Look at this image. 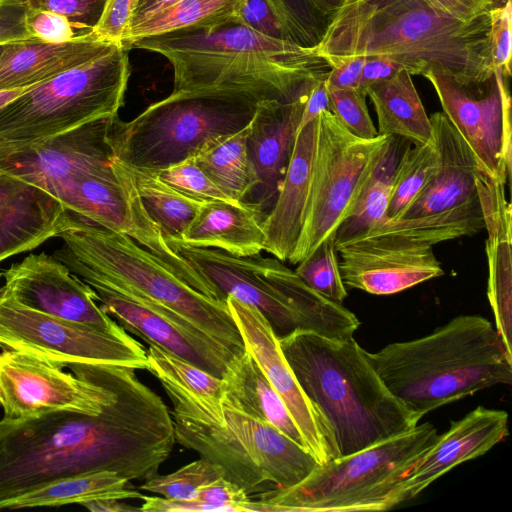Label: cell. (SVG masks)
Instances as JSON below:
<instances>
[{
  "label": "cell",
  "mask_w": 512,
  "mask_h": 512,
  "mask_svg": "<svg viewBox=\"0 0 512 512\" xmlns=\"http://www.w3.org/2000/svg\"><path fill=\"white\" fill-rule=\"evenodd\" d=\"M115 393L96 415L2 418L0 500L82 472L113 471L129 482L157 474L176 442L167 405L129 367L115 366Z\"/></svg>",
  "instance_id": "cell-1"
},
{
  "label": "cell",
  "mask_w": 512,
  "mask_h": 512,
  "mask_svg": "<svg viewBox=\"0 0 512 512\" xmlns=\"http://www.w3.org/2000/svg\"><path fill=\"white\" fill-rule=\"evenodd\" d=\"M489 12L462 21L424 0H345L316 47L328 63L364 57L393 61L410 75L430 73L465 87L494 75Z\"/></svg>",
  "instance_id": "cell-2"
},
{
  "label": "cell",
  "mask_w": 512,
  "mask_h": 512,
  "mask_svg": "<svg viewBox=\"0 0 512 512\" xmlns=\"http://www.w3.org/2000/svg\"><path fill=\"white\" fill-rule=\"evenodd\" d=\"M165 57L174 73L172 92L253 100L291 101L307 96L327 77L329 64L307 48L260 34L231 21L209 30L178 31L131 43Z\"/></svg>",
  "instance_id": "cell-3"
},
{
  "label": "cell",
  "mask_w": 512,
  "mask_h": 512,
  "mask_svg": "<svg viewBox=\"0 0 512 512\" xmlns=\"http://www.w3.org/2000/svg\"><path fill=\"white\" fill-rule=\"evenodd\" d=\"M63 246L53 256L88 285L117 292L186 321L235 356L245 345L226 301L200 293L132 238L68 210Z\"/></svg>",
  "instance_id": "cell-4"
},
{
  "label": "cell",
  "mask_w": 512,
  "mask_h": 512,
  "mask_svg": "<svg viewBox=\"0 0 512 512\" xmlns=\"http://www.w3.org/2000/svg\"><path fill=\"white\" fill-rule=\"evenodd\" d=\"M278 340L303 392L330 426L339 457L418 425L420 420L389 391L353 337L296 331Z\"/></svg>",
  "instance_id": "cell-5"
},
{
  "label": "cell",
  "mask_w": 512,
  "mask_h": 512,
  "mask_svg": "<svg viewBox=\"0 0 512 512\" xmlns=\"http://www.w3.org/2000/svg\"><path fill=\"white\" fill-rule=\"evenodd\" d=\"M366 356L389 391L419 420L486 388L512 383V354L491 322L459 315L432 333Z\"/></svg>",
  "instance_id": "cell-6"
},
{
  "label": "cell",
  "mask_w": 512,
  "mask_h": 512,
  "mask_svg": "<svg viewBox=\"0 0 512 512\" xmlns=\"http://www.w3.org/2000/svg\"><path fill=\"white\" fill-rule=\"evenodd\" d=\"M159 381L173 404L175 441L221 466L251 498L294 486L320 464L304 446L226 398H205Z\"/></svg>",
  "instance_id": "cell-7"
},
{
  "label": "cell",
  "mask_w": 512,
  "mask_h": 512,
  "mask_svg": "<svg viewBox=\"0 0 512 512\" xmlns=\"http://www.w3.org/2000/svg\"><path fill=\"white\" fill-rule=\"evenodd\" d=\"M438 437L430 422L363 450L319 464L298 484L254 496L270 512L385 511L415 462Z\"/></svg>",
  "instance_id": "cell-8"
},
{
  "label": "cell",
  "mask_w": 512,
  "mask_h": 512,
  "mask_svg": "<svg viewBox=\"0 0 512 512\" xmlns=\"http://www.w3.org/2000/svg\"><path fill=\"white\" fill-rule=\"evenodd\" d=\"M129 77L128 50L111 44L88 61L32 85L0 108V148H17L118 115Z\"/></svg>",
  "instance_id": "cell-9"
},
{
  "label": "cell",
  "mask_w": 512,
  "mask_h": 512,
  "mask_svg": "<svg viewBox=\"0 0 512 512\" xmlns=\"http://www.w3.org/2000/svg\"><path fill=\"white\" fill-rule=\"evenodd\" d=\"M257 104L245 98L172 92L128 122L117 118L114 156L132 168L158 171L192 157L209 140L245 128Z\"/></svg>",
  "instance_id": "cell-10"
},
{
  "label": "cell",
  "mask_w": 512,
  "mask_h": 512,
  "mask_svg": "<svg viewBox=\"0 0 512 512\" xmlns=\"http://www.w3.org/2000/svg\"><path fill=\"white\" fill-rule=\"evenodd\" d=\"M392 138L356 137L330 111L321 112L303 225L289 263L297 265L334 234L352 212Z\"/></svg>",
  "instance_id": "cell-11"
},
{
  "label": "cell",
  "mask_w": 512,
  "mask_h": 512,
  "mask_svg": "<svg viewBox=\"0 0 512 512\" xmlns=\"http://www.w3.org/2000/svg\"><path fill=\"white\" fill-rule=\"evenodd\" d=\"M115 366L72 363L63 366L31 353L0 352V406L3 418L30 419L69 411L96 415L112 403Z\"/></svg>",
  "instance_id": "cell-12"
},
{
  "label": "cell",
  "mask_w": 512,
  "mask_h": 512,
  "mask_svg": "<svg viewBox=\"0 0 512 512\" xmlns=\"http://www.w3.org/2000/svg\"><path fill=\"white\" fill-rule=\"evenodd\" d=\"M0 347L63 367L72 363L147 368V351L128 333L116 335L53 317L16 301L0 288Z\"/></svg>",
  "instance_id": "cell-13"
},
{
  "label": "cell",
  "mask_w": 512,
  "mask_h": 512,
  "mask_svg": "<svg viewBox=\"0 0 512 512\" xmlns=\"http://www.w3.org/2000/svg\"><path fill=\"white\" fill-rule=\"evenodd\" d=\"M433 86L443 113L472 150L480 170L506 185L511 173V97L506 76L465 87L439 74L424 76Z\"/></svg>",
  "instance_id": "cell-14"
},
{
  "label": "cell",
  "mask_w": 512,
  "mask_h": 512,
  "mask_svg": "<svg viewBox=\"0 0 512 512\" xmlns=\"http://www.w3.org/2000/svg\"><path fill=\"white\" fill-rule=\"evenodd\" d=\"M117 118L96 119L17 148H0V172L41 187L58 199L70 179L111 170Z\"/></svg>",
  "instance_id": "cell-15"
},
{
  "label": "cell",
  "mask_w": 512,
  "mask_h": 512,
  "mask_svg": "<svg viewBox=\"0 0 512 512\" xmlns=\"http://www.w3.org/2000/svg\"><path fill=\"white\" fill-rule=\"evenodd\" d=\"M226 302L243 339L245 350L254 358L285 403L300 431L305 448L320 464L338 458L339 453L330 426L300 387L268 320L257 308L232 296H227Z\"/></svg>",
  "instance_id": "cell-16"
},
{
  "label": "cell",
  "mask_w": 512,
  "mask_h": 512,
  "mask_svg": "<svg viewBox=\"0 0 512 512\" xmlns=\"http://www.w3.org/2000/svg\"><path fill=\"white\" fill-rule=\"evenodd\" d=\"M3 276V290L28 308L108 333L127 334L97 304L93 288L53 255L30 254Z\"/></svg>",
  "instance_id": "cell-17"
},
{
  "label": "cell",
  "mask_w": 512,
  "mask_h": 512,
  "mask_svg": "<svg viewBox=\"0 0 512 512\" xmlns=\"http://www.w3.org/2000/svg\"><path fill=\"white\" fill-rule=\"evenodd\" d=\"M432 247L400 237L377 236L336 250L346 287L390 295L444 274Z\"/></svg>",
  "instance_id": "cell-18"
},
{
  "label": "cell",
  "mask_w": 512,
  "mask_h": 512,
  "mask_svg": "<svg viewBox=\"0 0 512 512\" xmlns=\"http://www.w3.org/2000/svg\"><path fill=\"white\" fill-rule=\"evenodd\" d=\"M90 287L96 293L100 308L126 332L216 377L223 378L231 362L238 357L186 321L159 313L105 287Z\"/></svg>",
  "instance_id": "cell-19"
},
{
  "label": "cell",
  "mask_w": 512,
  "mask_h": 512,
  "mask_svg": "<svg viewBox=\"0 0 512 512\" xmlns=\"http://www.w3.org/2000/svg\"><path fill=\"white\" fill-rule=\"evenodd\" d=\"M508 434V413L478 406L463 418L451 421L431 447L415 462L399 485L394 506L417 497L454 467L480 457Z\"/></svg>",
  "instance_id": "cell-20"
},
{
  "label": "cell",
  "mask_w": 512,
  "mask_h": 512,
  "mask_svg": "<svg viewBox=\"0 0 512 512\" xmlns=\"http://www.w3.org/2000/svg\"><path fill=\"white\" fill-rule=\"evenodd\" d=\"M307 97L261 101L249 123L247 151L257 186L245 202L257 206L263 219L282 186Z\"/></svg>",
  "instance_id": "cell-21"
},
{
  "label": "cell",
  "mask_w": 512,
  "mask_h": 512,
  "mask_svg": "<svg viewBox=\"0 0 512 512\" xmlns=\"http://www.w3.org/2000/svg\"><path fill=\"white\" fill-rule=\"evenodd\" d=\"M68 210L48 191L0 172V262L58 237Z\"/></svg>",
  "instance_id": "cell-22"
},
{
  "label": "cell",
  "mask_w": 512,
  "mask_h": 512,
  "mask_svg": "<svg viewBox=\"0 0 512 512\" xmlns=\"http://www.w3.org/2000/svg\"><path fill=\"white\" fill-rule=\"evenodd\" d=\"M430 117L437 149L435 169L420 193L398 219H410L458 206L477 195L476 158L443 112Z\"/></svg>",
  "instance_id": "cell-23"
},
{
  "label": "cell",
  "mask_w": 512,
  "mask_h": 512,
  "mask_svg": "<svg viewBox=\"0 0 512 512\" xmlns=\"http://www.w3.org/2000/svg\"><path fill=\"white\" fill-rule=\"evenodd\" d=\"M317 119L301 128L277 198L262 220L265 249L278 260L288 261L301 233L307 203Z\"/></svg>",
  "instance_id": "cell-24"
},
{
  "label": "cell",
  "mask_w": 512,
  "mask_h": 512,
  "mask_svg": "<svg viewBox=\"0 0 512 512\" xmlns=\"http://www.w3.org/2000/svg\"><path fill=\"white\" fill-rule=\"evenodd\" d=\"M111 44L95 39L90 33L62 43L30 38L3 44L0 91L44 82L88 61Z\"/></svg>",
  "instance_id": "cell-25"
},
{
  "label": "cell",
  "mask_w": 512,
  "mask_h": 512,
  "mask_svg": "<svg viewBox=\"0 0 512 512\" xmlns=\"http://www.w3.org/2000/svg\"><path fill=\"white\" fill-rule=\"evenodd\" d=\"M261 211L252 203L205 201L179 241L214 248L237 257H250L265 249Z\"/></svg>",
  "instance_id": "cell-26"
},
{
  "label": "cell",
  "mask_w": 512,
  "mask_h": 512,
  "mask_svg": "<svg viewBox=\"0 0 512 512\" xmlns=\"http://www.w3.org/2000/svg\"><path fill=\"white\" fill-rule=\"evenodd\" d=\"M261 261L268 276L290 301L304 331L331 339L353 337L360 326L353 312L310 288L277 258L261 255Z\"/></svg>",
  "instance_id": "cell-27"
},
{
  "label": "cell",
  "mask_w": 512,
  "mask_h": 512,
  "mask_svg": "<svg viewBox=\"0 0 512 512\" xmlns=\"http://www.w3.org/2000/svg\"><path fill=\"white\" fill-rule=\"evenodd\" d=\"M222 379L223 397L231 404L304 446L300 431L285 403L246 350L234 358Z\"/></svg>",
  "instance_id": "cell-28"
},
{
  "label": "cell",
  "mask_w": 512,
  "mask_h": 512,
  "mask_svg": "<svg viewBox=\"0 0 512 512\" xmlns=\"http://www.w3.org/2000/svg\"><path fill=\"white\" fill-rule=\"evenodd\" d=\"M378 120V133L395 136L413 145L429 142L432 124L407 70L402 68L390 78L370 85L366 90Z\"/></svg>",
  "instance_id": "cell-29"
},
{
  "label": "cell",
  "mask_w": 512,
  "mask_h": 512,
  "mask_svg": "<svg viewBox=\"0 0 512 512\" xmlns=\"http://www.w3.org/2000/svg\"><path fill=\"white\" fill-rule=\"evenodd\" d=\"M129 481L113 471L71 474L34 486L16 496L0 500L1 509L60 507L91 500L141 499L144 495L127 488Z\"/></svg>",
  "instance_id": "cell-30"
},
{
  "label": "cell",
  "mask_w": 512,
  "mask_h": 512,
  "mask_svg": "<svg viewBox=\"0 0 512 512\" xmlns=\"http://www.w3.org/2000/svg\"><path fill=\"white\" fill-rule=\"evenodd\" d=\"M249 125L238 132L207 141L192 156L220 191L231 201H246L257 186L247 151Z\"/></svg>",
  "instance_id": "cell-31"
},
{
  "label": "cell",
  "mask_w": 512,
  "mask_h": 512,
  "mask_svg": "<svg viewBox=\"0 0 512 512\" xmlns=\"http://www.w3.org/2000/svg\"><path fill=\"white\" fill-rule=\"evenodd\" d=\"M488 232L487 297L493 311L496 330L507 351L512 354V251L511 211L492 214L484 219Z\"/></svg>",
  "instance_id": "cell-32"
},
{
  "label": "cell",
  "mask_w": 512,
  "mask_h": 512,
  "mask_svg": "<svg viewBox=\"0 0 512 512\" xmlns=\"http://www.w3.org/2000/svg\"><path fill=\"white\" fill-rule=\"evenodd\" d=\"M243 0H176L132 23L127 47L138 40L178 31L209 30L235 21Z\"/></svg>",
  "instance_id": "cell-33"
},
{
  "label": "cell",
  "mask_w": 512,
  "mask_h": 512,
  "mask_svg": "<svg viewBox=\"0 0 512 512\" xmlns=\"http://www.w3.org/2000/svg\"><path fill=\"white\" fill-rule=\"evenodd\" d=\"M401 138L393 136L363 187L352 212L334 232L336 249L357 241L388 221V206L396 165L400 158Z\"/></svg>",
  "instance_id": "cell-34"
},
{
  "label": "cell",
  "mask_w": 512,
  "mask_h": 512,
  "mask_svg": "<svg viewBox=\"0 0 512 512\" xmlns=\"http://www.w3.org/2000/svg\"><path fill=\"white\" fill-rule=\"evenodd\" d=\"M484 228L482 207L476 195L458 206L441 212L386 221L361 239L394 236L433 246L439 242L473 236Z\"/></svg>",
  "instance_id": "cell-35"
},
{
  "label": "cell",
  "mask_w": 512,
  "mask_h": 512,
  "mask_svg": "<svg viewBox=\"0 0 512 512\" xmlns=\"http://www.w3.org/2000/svg\"><path fill=\"white\" fill-rule=\"evenodd\" d=\"M128 167L146 210L165 239L180 240L205 201L178 191L154 171Z\"/></svg>",
  "instance_id": "cell-36"
},
{
  "label": "cell",
  "mask_w": 512,
  "mask_h": 512,
  "mask_svg": "<svg viewBox=\"0 0 512 512\" xmlns=\"http://www.w3.org/2000/svg\"><path fill=\"white\" fill-rule=\"evenodd\" d=\"M437 162L434 138L421 145L406 147L401 154L392 181L388 221L398 220L430 179Z\"/></svg>",
  "instance_id": "cell-37"
},
{
  "label": "cell",
  "mask_w": 512,
  "mask_h": 512,
  "mask_svg": "<svg viewBox=\"0 0 512 512\" xmlns=\"http://www.w3.org/2000/svg\"><path fill=\"white\" fill-rule=\"evenodd\" d=\"M158 380L170 381L195 394L220 400L224 394V382L205 370L179 358L156 345L149 344L147 368Z\"/></svg>",
  "instance_id": "cell-38"
},
{
  "label": "cell",
  "mask_w": 512,
  "mask_h": 512,
  "mask_svg": "<svg viewBox=\"0 0 512 512\" xmlns=\"http://www.w3.org/2000/svg\"><path fill=\"white\" fill-rule=\"evenodd\" d=\"M222 477L225 471L221 466L201 457L170 474L157 473L139 488L168 499L193 500L201 487Z\"/></svg>",
  "instance_id": "cell-39"
},
{
  "label": "cell",
  "mask_w": 512,
  "mask_h": 512,
  "mask_svg": "<svg viewBox=\"0 0 512 512\" xmlns=\"http://www.w3.org/2000/svg\"><path fill=\"white\" fill-rule=\"evenodd\" d=\"M294 271L306 285L335 303L342 304L347 297L333 235L298 263Z\"/></svg>",
  "instance_id": "cell-40"
},
{
  "label": "cell",
  "mask_w": 512,
  "mask_h": 512,
  "mask_svg": "<svg viewBox=\"0 0 512 512\" xmlns=\"http://www.w3.org/2000/svg\"><path fill=\"white\" fill-rule=\"evenodd\" d=\"M284 30L287 40L314 48L320 43L329 18L311 0H265Z\"/></svg>",
  "instance_id": "cell-41"
},
{
  "label": "cell",
  "mask_w": 512,
  "mask_h": 512,
  "mask_svg": "<svg viewBox=\"0 0 512 512\" xmlns=\"http://www.w3.org/2000/svg\"><path fill=\"white\" fill-rule=\"evenodd\" d=\"M330 112L354 136L372 139L379 135L369 114L366 97L358 89H330Z\"/></svg>",
  "instance_id": "cell-42"
},
{
  "label": "cell",
  "mask_w": 512,
  "mask_h": 512,
  "mask_svg": "<svg viewBox=\"0 0 512 512\" xmlns=\"http://www.w3.org/2000/svg\"><path fill=\"white\" fill-rule=\"evenodd\" d=\"M154 172L166 183L190 197L202 201L229 200L201 170L193 157Z\"/></svg>",
  "instance_id": "cell-43"
},
{
  "label": "cell",
  "mask_w": 512,
  "mask_h": 512,
  "mask_svg": "<svg viewBox=\"0 0 512 512\" xmlns=\"http://www.w3.org/2000/svg\"><path fill=\"white\" fill-rule=\"evenodd\" d=\"M140 0H105L96 25L89 32L97 40L124 46Z\"/></svg>",
  "instance_id": "cell-44"
},
{
  "label": "cell",
  "mask_w": 512,
  "mask_h": 512,
  "mask_svg": "<svg viewBox=\"0 0 512 512\" xmlns=\"http://www.w3.org/2000/svg\"><path fill=\"white\" fill-rule=\"evenodd\" d=\"M29 8L48 10L66 17L83 33L98 22L105 0H26Z\"/></svg>",
  "instance_id": "cell-45"
},
{
  "label": "cell",
  "mask_w": 512,
  "mask_h": 512,
  "mask_svg": "<svg viewBox=\"0 0 512 512\" xmlns=\"http://www.w3.org/2000/svg\"><path fill=\"white\" fill-rule=\"evenodd\" d=\"M490 50L495 68H500L506 77L511 75V19L512 1L489 11Z\"/></svg>",
  "instance_id": "cell-46"
},
{
  "label": "cell",
  "mask_w": 512,
  "mask_h": 512,
  "mask_svg": "<svg viewBox=\"0 0 512 512\" xmlns=\"http://www.w3.org/2000/svg\"><path fill=\"white\" fill-rule=\"evenodd\" d=\"M25 22L32 37L44 42L62 43L80 36L66 17L52 11L28 7Z\"/></svg>",
  "instance_id": "cell-47"
},
{
  "label": "cell",
  "mask_w": 512,
  "mask_h": 512,
  "mask_svg": "<svg viewBox=\"0 0 512 512\" xmlns=\"http://www.w3.org/2000/svg\"><path fill=\"white\" fill-rule=\"evenodd\" d=\"M235 21L260 34L288 41L279 21L265 0H243L236 12Z\"/></svg>",
  "instance_id": "cell-48"
},
{
  "label": "cell",
  "mask_w": 512,
  "mask_h": 512,
  "mask_svg": "<svg viewBox=\"0 0 512 512\" xmlns=\"http://www.w3.org/2000/svg\"><path fill=\"white\" fill-rule=\"evenodd\" d=\"M26 0L0 1V44L34 38L26 27Z\"/></svg>",
  "instance_id": "cell-49"
},
{
  "label": "cell",
  "mask_w": 512,
  "mask_h": 512,
  "mask_svg": "<svg viewBox=\"0 0 512 512\" xmlns=\"http://www.w3.org/2000/svg\"><path fill=\"white\" fill-rule=\"evenodd\" d=\"M366 58L351 57L328 62L326 83L330 89H357Z\"/></svg>",
  "instance_id": "cell-50"
},
{
  "label": "cell",
  "mask_w": 512,
  "mask_h": 512,
  "mask_svg": "<svg viewBox=\"0 0 512 512\" xmlns=\"http://www.w3.org/2000/svg\"><path fill=\"white\" fill-rule=\"evenodd\" d=\"M428 5L462 21H471L492 9V0H424Z\"/></svg>",
  "instance_id": "cell-51"
},
{
  "label": "cell",
  "mask_w": 512,
  "mask_h": 512,
  "mask_svg": "<svg viewBox=\"0 0 512 512\" xmlns=\"http://www.w3.org/2000/svg\"><path fill=\"white\" fill-rule=\"evenodd\" d=\"M402 68L390 60L366 58L357 89L367 95L366 90L370 85L390 78Z\"/></svg>",
  "instance_id": "cell-52"
},
{
  "label": "cell",
  "mask_w": 512,
  "mask_h": 512,
  "mask_svg": "<svg viewBox=\"0 0 512 512\" xmlns=\"http://www.w3.org/2000/svg\"><path fill=\"white\" fill-rule=\"evenodd\" d=\"M330 111L329 90L326 77L318 81L310 90L301 115L298 131L318 118L323 111Z\"/></svg>",
  "instance_id": "cell-53"
},
{
  "label": "cell",
  "mask_w": 512,
  "mask_h": 512,
  "mask_svg": "<svg viewBox=\"0 0 512 512\" xmlns=\"http://www.w3.org/2000/svg\"><path fill=\"white\" fill-rule=\"evenodd\" d=\"M81 506L92 512H135L140 507H134L116 498H104L82 503Z\"/></svg>",
  "instance_id": "cell-54"
},
{
  "label": "cell",
  "mask_w": 512,
  "mask_h": 512,
  "mask_svg": "<svg viewBox=\"0 0 512 512\" xmlns=\"http://www.w3.org/2000/svg\"><path fill=\"white\" fill-rule=\"evenodd\" d=\"M174 1L176 0H140L133 22L161 8H164L165 6L173 3Z\"/></svg>",
  "instance_id": "cell-55"
},
{
  "label": "cell",
  "mask_w": 512,
  "mask_h": 512,
  "mask_svg": "<svg viewBox=\"0 0 512 512\" xmlns=\"http://www.w3.org/2000/svg\"><path fill=\"white\" fill-rule=\"evenodd\" d=\"M315 7L326 17L330 18L345 0H311Z\"/></svg>",
  "instance_id": "cell-56"
},
{
  "label": "cell",
  "mask_w": 512,
  "mask_h": 512,
  "mask_svg": "<svg viewBox=\"0 0 512 512\" xmlns=\"http://www.w3.org/2000/svg\"><path fill=\"white\" fill-rule=\"evenodd\" d=\"M29 87L24 88H17L12 90H1L0 91V108L5 106L7 103L21 95L23 92H25Z\"/></svg>",
  "instance_id": "cell-57"
},
{
  "label": "cell",
  "mask_w": 512,
  "mask_h": 512,
  "mask_svg": "<svg viewBox=\"0 0 512 512\" xmlns=\"http://www.w3.org/2000/svg\"><path fill=\"white\" fill-rule=\"evenodd\" d=\"M509 0H492V8L503 6Z\"/></svg>",
  "instance_id": "cell-58"
},
{
  "label": "cell",
  "mask_w": 512,
  "mask_h": 512,
  "mask_svg": "<svg viewBox=\"0 0 512 512\" xmlns=\"http://www.w3.org/2000/svg\"><path fill=\"white\" fill-rule=\"evenodd\" d=\"M2 49H3V44H0V55H1Z\"/></svg>",
  "instance_id": "cell-59"
},
{
  "label": "cell",
  "mask_w": 512,
  "mask_h": 512,
  "mask_svg": "<svg viewBox=\"0 0 512 512\" xmlns=\"http://www.w3.org/2000/svg\"><path fill=\"white\" fill-rule=\"evenodd\" d=\"M2 274H0V278H1Z\"/></svg>",
  "instance_id": "cell-60"
},
{
  "label": "cell",
  "mask_w": 512,
  "mask_h": 512,
  "mask_svg": "<svg viewBox=\"0 0 512 512\" xmlns=\"http://www.w3.org/2000/svg\"><path fill=\"white\" fill-rule=\"evenodd\" d=\"M1 1V0H0Z\"/></svg>",
  "instance_id": "cell-61"
}]
</instances>
